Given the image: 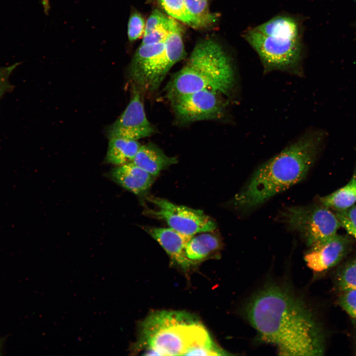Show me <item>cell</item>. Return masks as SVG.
<instances>
[{"label":"cell","mask_w":356,"mask_h":356,"mask_svg":"<svg viewBox=\"0 0 356 356\" xmlns=\"http://www.w3.org/2000/svg\"><path fill=\"white\" fill-rule=\"evenodd\" d=\"M246 316L262 340L282 356H320L324 335L311 311L300 298L275 285L256 294L246 308Z\"/></svg>","instance_id":"obj_1"},{"label":"cell","mask_w":356,"mask_h":356,"mask_svg":"<svg viewBox=\"0 0 356 356\" xmlns=\"http://www.w3.org/2000/svg\"><path fill=\"white\" fill-rule=\"evenodd\" d=\"M137 349L147 356H225L197 318L186 312H152L142 322Z\"/></svg>","instance_id":"obj_2"},{"label":"cell","mask_w":356,"mask_h":356,"mask_svg":"<svg viewBox=\"0 0 356 356\" xmlns=\"http://www.w3.org/2000/svg\"><path fill=\"white\" fill-rule=\"evenodd\" d=\"M321 138L316 133L307 132L262 165L235 196V205L256 207L302 180L314 162Z\"/></svg>","instance_id":"obj_3"},{"label":"cell","mask_w":356,"mask_h":356,"mask_svg":"<svg viewBox=\"0 0 356 356\" xmlns=\"http://www.w3.org/2000/svg\"><path fill=\"white\" fill-rule=\"evenodd\" d=\"M235 83L230 60L222 46L207 39L196 45L185 65L166 88L169 100L202 90L229 95Z\"/></svg>","instance_id":"obj_4"},{"label":"cell","mask_w":356,"mask_h":356,"mask_svg":"<svg viewBox=\"0 0 356 356\" xmlns=\"http://www.w3.org/2000/svg\"><path fill=\"white\" fill-rule=\"evenodd\" d=\"M185 55L181 27L176 20L164 42L141 44L136 50L129 68L133 85L142 93L154 92L171 68Z\"/></svg>","instance_id":"obj_5"},{"label":"cell","mask_w":356,"mask_h":356,"mask_svg":"<svg viewBox=\"0 0 356 356\" xmlns=\"http://www.w3.org/2000/svg\"><path fill=\"white\" fill-rule=\"evenodd\" d=\"M245 40L257 52L265 72L281 70L298 74L303 55L301 38L267 36L254 28L246 31Z\"/></svg>","instance_id":"obj_6"},{"label":"cell","mask_w":356,"mask_h":356,"mask_svg":"<svg viewBox=\"0 0 356 356\" xmlns=\"http://www.w3.org/2000/svg\"><path fill=\"white\" fill-rule=\"evenodd\" d=\"M289 227L299 232L313 247L336 235L341 225L336 215L323 206H293L283 213Z\"/></svg>","instance_id":"obj_7"},{"label":"cell","mask_w":356,"mask_h":356,"mask_svg":"<svg viewBox=\"0 0 356 356\" xmlns=\"http://www.w3.org/2000/svg\"><path fill=\"white\" fill-rule=\"evenodd\" d=\"M156 206L147 213L165 221L169 227L181 234L192 236L197 233L212 231L217 225L214 220L202 211L178 205L167 199L150 197Z\"/></svg>","instance_id":"obj_8"},{"label":"cell","mask_w":356,"mask_h":356,"mask_svg":"<svg viewBox=\"0 0 356 356\" xmlns=\"http://www.w3.org/2000/svg\"><path fill=\"white\" fill-rule=\"evenodd\" d=\"M221 94L205 89L178 96L169 100L178 122L187 124L221 117L225 104Z\"/></svg>","instance_id":"obj_9"},{"label":"cell","mask_w":356,"mask_h":356,"mask_svg":"<svg viewBox=\"0 0 356 356\" xmlns=\"http://www.w3.org/2000/svg\"><path fill=\"white\" fill-rule=\"evenodd\" d=\"M142 93L133 85L130 100L123 113L107 129L109 139L122 137L134 140L151 135L155 131L145 112Z\"/></svg>","instance_id":"obj_10"},{"label":"cell","mask_w":356,"mask_h":356,"mask_svg":"<svg viewBox=\"0 0 356 356\" xmlns=\"http://www.w3.org/2000/svg\"><path fill=\"white\" fill-rule=\"evenodd\" d=\"M351 241L345 236L337 234L332 238L311 249L305 256L308 267L313 271L321 272L338 264L348 253Z\"/></svg>","instance_id":"obj_11"},{"label":"cell","mask_w":356,"mask_h":356,"mask_svg":"<svg viewBox=\"0 0 356 356\" xmlns=\"http://www.w3.org/2000/svg\"><path fill=\"white\" fill-rule=\"evenodd\" d=\"M145 230L165 250L172 261L182 269H189L195 264L185 253L186 245L192 236L169 228L146 227Z\"/></svg>","instance_id":"obj_12"},{"label":"cell","mask_w":356,"mask_h":356,"mask_svg":"<svg viewBox=\"0 0 356 356\" xmlns=\"http://www.w3.org/2000/svg\"><path fill=\"white\" fill-rule=\"evenodd\" d=\"M110 176L115 182L136 194L146 192L154 178L133 162L117 166L111 170Z\"/></svg>","instance_id":"obj_13"},{"label":"cell","mask_w":356,"mask_h":356,"mask_svg":"<svg viewBox=\"0 0 356 356\" xmlns=\"http://www.w3.org/2000/svg\"><path fill=\"white\" fill-rule=\"evenodd\" d=\"M133 162L155 177L162 170L177 163V160L168 156L159 147L150 142L140 145Z\"/></svg>","instance_id":"obj_14"},{"label":"cell","mask_w":356,"mask_h":356,"mask_svg":"<svg viewBox=\"0 0 356 356\" xmlns=\"http://www.w3.org/2000/svg\"><path fill=\"white\" fill-rule=\"evenodd\" d=\"M211 232L192 236L186 245V257L195 265L221 249L220 238Z\"/></svg>","instance_id":"obj_15"},{"label":"cell","mask_w":356,"mask_h":356,"mask_svg":"<svg viewBox=\"0 0 356 356\" xmlns=\"http://www.w3.org/2000/svg\"><path fill=\"white\" fill-rule=\"evenodd\" d=\"M262 34L289 39L301 38V25L294 17L280 15L254 28Z\"/></svg>","instance_id":"obj_16"},{"label":"cell","mask_w":356,"mask_h":356,"mask_svg":"<svg viewBox=\"0 0 356 356\" xmlns=\"http://www.w3.org/2000/svg\"><path fill=\"white\" fill-rule=\"evenodd\" d=\"M140 145L137 140L122 137L110 138L105 160L116 166L132 162Z\"/></svg>","instance_id":"obj_17"},{"label":"cell","mask_w":356,"mask_h":356,"mask_svg":"<svg viewBox=\"0 0 356 356\" xmlns=\"http://www.w3.org/2000/svg\"><path fill=\"white\" fill-rule=\"evenodd\" d=\"M320 201L328 208L337 211L348 209L356 202V172L347 184L333 192L321 197Z\"/></svg>","instance_id":"obj_18"},{"label":"cell","mask_w":356,"mask_h":356,"mask_svg":"<svg viewBox=\"0 0 356 356\" xmlns=\"http://www.w3.org/2000/svg\"><path fill=\"white\" fill-rule=\"evenodd\" d=\"M165 12L177 20L193 28H202L188 11L184 0H158Z\"/></svg>","instance_id":"obj_19"},{"label":"cell","mask_w":356,"mask_h":356,"mask_svg":"<svg viewBox=\"0 0 356 356\" xmlns=\"http://www.w3.org/2000/svg\"><path fill=\"white\" fill-rule=\"evenodd\" d=\"M190 14L200 24L205 27L213 23L216 16L209 9L208 0H184Z\"/></svg>","instance_id":"obj_20"},{"label":"cell","mask_w":356,"mask_h":356,"mask_svg":"<svg viewBox=\"0 0 356 356\" xmlns=\"http://www.w3.org/2000/svg\"><path fill=\"white\" fill-rule=\"evenodd\" d=\"M336 282L341 292L356 290V256L345 263L338 270Z\"/></svg>","instance_id":"obj_21"},{"label":"cell","mask_w":356,"mask_h":356,"mask_svg":"<svg viewBox=\"0 0 356 356\" xmlns=\"http://www.w3.org/2000/svg\"><path fill=\"white\" fill-rule=\"evenodd\" d=\"M145 27L144 19L137 11H132L128 23V37L133 43L143 36Z\"/></svg>","instance_id":"obj_22"},{"label":"cell","mask_w":356,"mask_h":356,"mask_svg":"<svg viewBox=\"0 0 356 356\" xmlns=\"http://www.w3.org/2000/svg\"><path fill=\"white\" fill-rule=\"evenodd\" d=\"M336 215L341 226L356 239V205L344 210L337 211Z\"/></svg>","instance_id":"obj_23"},{"label":"cell","mask_w":356,"mask_h":356,"mask_svg":"<svg viewBox=\"0 0 356 356\" xmlns=\"http://www.w3.org/2000/svg\"><path fill=\"white\" fill-rule=\"evenodd\" d=\"M175 20L171 17L168 22L143 36L141 44H152L164 42L171 32Z\"/></svg>","instance_id":"obj_24"},{"label":"cell","mask_w":356,"mask_h":356,"mask_svg":"<svg viewBox=\"0 0 356 356\" xmlns=\"http://www.w3.org/2000/svg\"><path fill=\"white\" fill-rule=\"evenodd\" d=\"M338 302L350 316L356 319V290L341 292Z\"/></svg>","instance_id":"obj_25"},{"label":"cell","mask_w":356,"mask_h":356,"mask_svg":"<svg viewBox=\"0 0 356 356\" xmlns=\"http://www.w3.org/2000/svg\"><path fill=\"white\" fill-rule=\"evenodd\" d=\"M170 17L171 16L166 15L157 9L153 10L145 23L143 36L168 22Z\"/></svg>","instance_id":"obj_26"},{"label":"cell","mask_w":356,"mask_h":356,"mask_svg":"<svg viewBox=\"0 0 356 356\" xmlns=\"http://www.w3.org/2000/svg\"><path fill=\"white\" fill-rule=\"evenodd\" d=\"M17 65L16 63L8 66L0 67V100L11 88L9 79Z\"/></svg>","instance_id":"obj_27"},{"label":"cell","mask_w":356,"mask_h":356,"mask_svg":"<svg viewBox=\"0 0 356 356\" xmlns=\"http://www.w3.org/2000/svg\"><path fill=\"white\" fill-rule=\"evenodd\" d=\"M5 341V338L0 336V355H2V349Z\"/></svg>","instance_id":"obj_28"}]
</instances>
